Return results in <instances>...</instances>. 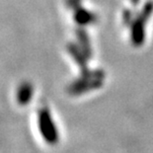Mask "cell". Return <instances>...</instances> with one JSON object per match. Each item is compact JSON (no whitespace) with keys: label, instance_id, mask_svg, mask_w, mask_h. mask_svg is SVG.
I'll use <instances>...</instances> for the list:
<instances>
[{"label":"cell","instance_id":"cell-1","mask_svg":"<svg viewBox=\"0 0 153 153\" xmlns=\"http://www.w3.org/2000/svg\"><path fill=\"white\" fill-rule=\"evenodd\" d=\"M37 128L42 139L48 145L59 142L60 134L56 123L48 107H43L37 114Z\"/></svg>","mask_w":153,"mask_h":153},{"label":"cell","instance_id":"cell-2","mask_svg":"<svg viewBox=\"0 0 153 153\" xmlns=\"http://www.w3.org/2000/svg\"><path fill=\"white\" fill-rule=\"evenodd\" d=\"M103 78L104 76H82L81 79L71 84L68 91L72 95H80L90 90L97 89L102 86Z\"/></svg>","mask_w":153,"mask_h":153},{"label":"cell","instance_id":"cell-3","mask_svg":"<svg viewBox=\"0 0 153 153\" xmlns=\"http://www.w3.org/2000/svg\"><path fill=\"white\" fill-rule=\"evenodd\" d=\"M147 19L140 14L131 22V42L134 45H141L145 39V23Z\"/></svg>","mask_w":153,"mask_h":153},{"label":"cell","instance_id":"cell-4","mask_svg":"<svg viewBox=\"0 0 153 153\" xmlns=\"http://www.w3.org/2000/svg\"><path fill=\"white\" fill-rule=\"evenodd\" d=\"M34 96V88L28 82L22 83L16 93V101L20 106H27L31 103Z\"/></svg>","mask_w":153,"mask_h":153},{"label":"cell","instance_id":"cell-5","mask_svg":"<svg viewBox=\"0 0 153 153\" xmlns=\"http://www.w3.org/2000/svg\"><path fill=\"white\" fill-rule=\"evenodd\" d=\"M75 22L81 26H86L92 24L96 21V15L94 13L86 10V9L78 7L75 9V14H74Z\"/></svg>","mask_w":153,"mask_h":153},{"label":"cell","instance_id":"cell-6","mask_svg":"<svg viewBox=\"0 0 153 153\" xmlns=\"http://www.w3.org/2000/svg\"><path fill=\"white\" fill-rule=\"evenodd\" d=\"M78 39H79V43L81 45V51H83L84 54L87 56V58L91 57V54H92V48H91L90 42H89V39H88L86 32H84L82 30L78 31Z\"/></svg>","mask_w":153,"mask_h":153},{"label":"cell","instance_id":"cell-7","mask_svg":"<svg viewBox=\"0 0 153 153\" xmlns=\"http://www.w3.org/2000/svg\"><path fill=\"white\" fill-rule=\"evenodd\" d=\"M123 20L126 21V24H131L132 20V15L129 11H126V13H123Z\"/></svg>","mask_w":153,"mask_h":153},{"label":"cell","instance_id":"cell-8","mask_svg":"<svg viewBox=\"0 0 153 153\" xmlns=\"http://www.w3.org/2000/svg\"><path fill=\"white\" fill-rule=\"evenodd\" d=\"M68 4H69L72 8L77 9L78 7H79V5H80V0H69Z\"/></svg>","mask_w":153,"mask_h":153},{"label":"cell","instance_id":"cell-9","mask_svg":"<svg viewBox=\"0 0 153 153\" xmlns=\"http://www.w3.org/2000/svg\"><path fill=\"white\" fill-rule=\"evenodd\" d=\"M131 1L133 2V3H137V2L139 1V0H131Z\"/></svg>","mask_w":153,"mask_h":153}]
</instances>
